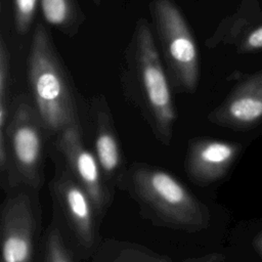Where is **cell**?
I'll return each instance as SVG.
<instances>
[{
	"label": "cell",
	"mask_w": 262,
	"mask_h": 262,
	"mask_svg": "<svg viewBox=\"0 0 262 262\" xmlns=\"http://www.w3.org/2000/svg\"><path fill=\"white\" fill-rule=\"evenodd\" d=\"M124 88L137 105L155 137L169 145L176 111L172 89L148 23L139 19L127 51Z\"/></svg>",
	"instance_id": "obj_1"
},
{
	"label": "cell",
	"mask_w": 262,
	"mask_h": 262,
	"mask_svg": "<svg viewBox=\"0 0 262 262\" xmlns=\"http://www.w3.org/2000/svg\"><path fill=\"white\" fill-rule=\"evenodd\" d=\"M118 186L158 226L193 232L207 225L204 205L175 176L159 167L134 163L125 170Z\"/></svg>",
	"instance_id": "obj_2"
},
{
	"label": "cell",
	"mask_w": 262,
	"mask_h": 262,
	"mask_svg": "<svg viewBox=\"0 0 262 262\" xmlns=\"http://www.w3.org/2000/svg\"><path fill=\"white\" fill-rule=\"evenodd\" d=\"M28 80L33 103L48 132L79 125L73 84L46 28L37 24L28 56Z\"/></svg>",
	"instance_id": "obj_3"
},
{
	"label": "cell",
	"mask_w": 262,
	"mask_h": 262,
	"mask_svg": "<svg viewBox=\"0 0 262 262\" xmlns=\"http://www.w3.org/2000/svg\"><path fill=\"white\" fill-rule=\"evenodd\" d=\"M7 149L8 187L39 190L44 181L46 129L39 113L27 96H19L4 131ZM2 178V180L4 179Z\"/></svg>",
	"instance_id": "obj_4"
},
{
	"label": "cell",
	"mask_w": 262,
	"mask_h": 262,
	"mask_svg": "<svg viewBox=\"0 0 262 262\" xmlns=\"http://www.w3.org/2000/svg\"><path fill=\"white\" fill-rule=\"evenodd\" d=\"M149 10L170 83L177 91L192 93L199 82L200 63L188 24L172 0H152Z\"/></svg>",
	"instance_id": "obj_5"
},
{
	"label": "cell",
	"mask_w": 262,
	"mask_h": 262,
	"mask_svg": "<svg viewBox=\"0 0 262 262\" xmlns=\"http://www.w3.org/2000/svg\"><path fill=\"white\" fill-rule=\"evenodd\" d=\"M50 182L54 219L66 227L80 252L92 255L98 243L99 214L87 191L74 178L69 169L59 166Z\"/></svg>",
	"instance_id": "obj_6"
},
{
	"label": "cell",
	"mask_w": 262,
	"mask_h": 262,
	"mask_svg": "<svg viewBox=\"0 0 262 262\" xmlns=\"http://www.w3.org/2000/svg\"><path fill=\"white\" fill-rule=\"evenodd\" d=\"M24 188L8 191L1 207V262L34 261L37 212L29 188Z\"/></svg>",
	"instance_id": "obj_7"
},
{
	"label": "cell",
	"mask_w": 262,
	"mask_h": 262,
	"mask_svg": "<svg viewBox=\"0 0 262 262\" xmlns=\"http://www.w3.org/2000/svg\"><path fill=\"white\" fill-rule=\"evenodd\" d=\"M55 146L66 167L90 195L101 217L112 203V191L94 152L85 146L81 124L56 134Z\"/></svg>",
	"instance_id": "obj_8"
},
{
	"label": "cell",
	"mask_w": 262,
	"mask_h": 262,
	"mask_svg": "<svg viewBox=\"0 0 262 262\" xmlns=\"http://www.w3.org/2000/svg\"><path fill=\"white\" fill-rule=\"evenodd\" d=\"M94 155L107 183L118 185L124 169V160L115 123L105 99L95 96L91 101Z\"/></svg>",
	"instance_id": "obj_9"
},
{
	"label": "cell",
	"mask_w": 262,
	"mask_h": 262,
	"mask_svg": "<svg viewBox=\"0 0 262 262\" xmlns=\"http://www.w3.org/2000/svg\"><path fill=\"white\" fill-rule=\"evenodd\" d=\"M231 145L211 140L190 142L184 160V170L191 181L208 182L216 178L233 156Z\"/></svg>",
	"instance_id": "obj_10"
},
{
	"label": "cell",
	"mask_w": 262,
	"mask_h": 262,
	"mask_svg": "<svg viewBox=\"0 0 262 262\" xmlns=\"http://www.w3.org/2000/svg\"><path fill=\"white\" fill-rule=\"evenodd\" d=\"M262 116V71L249 78L214 113L216 120L251 122Z\"/></svg>",
	"instance_id": "obj_11"
},
{
	"label": "cell",
	"mask_w": 262,
	"mask_h": 262,
	"mask_svg": "<svg viewBox=\"0 0 262 262\" xmlns=\"http://www.w3.org/2000/svg\"><path fill=\"white\" fill-rule=\"evenodd\" d=\"M91 262H172L167 255L160 254L135 243L106 239L97 246Z\"/></svg>",
	"instance_id": "obj_12"
},
{
	"label": "cell",
	"mask_w": 262,
	"mask_h": 262,
	"mask_svg": "<svg viewBox=\"0 0 262 262\" xmlns=\"http://www.w3.org/2000/svg\"><path fill=\"white\" fill-rule=\"evenodd\" d=\"M39 7L44 20L69 37L75 36L84 21L78 0H39Z\"/></svg>",
	"instance_id": "obj_13"
},
{
	"label": "cell",
	"mask_w": 262,
	"mask_h": 262,
	"mask_svg": "<svg viewBox=\"0 0 262 262\" xmlns=\"http://www.w3.org/2000/svg\"><path fill=\"white\" fill-rule=\"evenodd\" d=\"M41 262H75L70 245L55 219L46 230Z\"/></svg>",
	"instance_id": "obj_14"
},
{
	"label": "cell",
	"mask_w": 262,
	"mask_h": 262,
	"mask_svg": "<svg viewBox=\"0 0 262 262\" xmlns=\"http://www.w3.org/2000/svg\"><path fill=\"white\" fill-rule=\"evenodd\" d=\"M10 85V53L3 36L0 38V131H4L9 121L8 92Z\"/></svg>",
	"instance_id": "obj_15"
},
{
	"label": "cell",
	"mask_w": 262,
	"mask_h": 262,
	"mask_svg": "<svg viewBox=\"0 0 262 262\" xmlns=\"http://www.w3.org/2000/svg\"><path fill=\"white\" fill-rule=\"evenodd\" d=\"M15 30L25 35L31 29L39 0H12Z\"/></svg>",
	"instance_id": "obj_16"
},
{
	"label": "cell",
	"mask_w": 262,
	"mask_h": 262,
	"mask_svg": "<svg viewBox=\"0 0 262 262\" xmlns=\"http://www.w3.org/2000/svg\"><path fill=\"white\" fill-rule=\"evenodd\" d=\"M243 50H255L262 48V27L257 28L256 30L252 31L245 39L243 45Z\"/></svg>",
	"instance_id": "obj_17"
},
{
	"label": "cell",
	"mask_w": 262,
	"mask_h": 262,
	"mask_svg": "<svg viewBox=\"0 0 262 262\" xmlns=\"http://www.w3.org/2000/svg\"><path fill=\"white\" fill-rule=\"evenodd\" d=\"M184 262H209V261L205 259H189V260H185Z\"/></svg>",
	"instance_id": "obj_18"
},
{
	"label": "cell",
	"mask_w": 262,
	"mask_h": 262,
	"mask_svg": "<svg viewBox=\"0 0 262 262\" xmlns=\"http://www.w3.org/2000/svg\"><path fill=\"white\" fill-rule=\"evenodd\" d=\"M91 1H92L96 6H99V5H100V1H101V0H91Z\"/></svg>",
	"instance_id": "obj_19"
}]
</instances>
